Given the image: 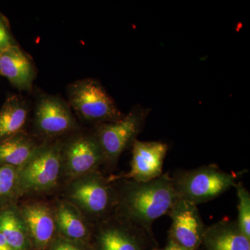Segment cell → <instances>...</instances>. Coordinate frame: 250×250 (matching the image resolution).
Listing matches in <instances>:
<instances>
[{"label": "cell", "mask_w": 250, "mask_h": 250, "mask_svg": "<svg viewBox=\"0 0 250 250\" xmlns=\"http://www.w3.org/2000/svg\"><path fill=\"white\" fill-rule=\"evenodd\" d=\"M27 116L24 100L16 95L9 97L0 108V141L23 132Z\"/></svg>", "instance_id": "18"}, {"label": "cell", "mask_w": 250, "mask_h": 250, "mask_svg": "<svg viewBox=\"0 0 250 250\" xmlns=\"http://www.w3.org/2000/svg\"><path fill=\"white\" fill-rule=\"evenodd\" d=\"M15 45L17 44L15 42L7 21L0 14V54Z\"/></svg>", "instance_id": "22"}, {"label": "cell", "mask_w": 250, "mask_h": 250, "mask_svg": "<svg viewBox=\"0 0 250 250\" xmlns=\"http://www.w3.org/2000/svg\"><path fill=\"white\" fill-rule=\"evenodd\" d=\"M62 198L75 205L93 226L114 214L116 190L99 170L67 182Z\"/></svg>", "instance_id": "2"}, {"label": "cell", "mask_w": 250, "mask_h": 250, "mask_svg": "<svg viewBox=\"0 0 250 250\" xmlns=\"http://www.w3.org/2000/svg\"><path fill=\"white\" fill-rule=\"evenodd\" d=\"M167 215L172 219L168 240L186 250L200 249L207 227L197 206L177 198Z\"/></svg>", "instance_id": "9"}, {"label": "cell", "mask_w": 250, "mask_h": 250, "mask_svg": "<svg viewBox=\"0 0 250 250\" xmlns=\"http://www.w3.org/2000/svg\"><path fill=\"white\" fill-rule=\"evenodd\" d=\"M47 250H93L91 245L65 239L60 236L56 237Z\"/></svg>", "instance_id": "21"}, {"label": "cell", "mask_w": 250, "mask_h": 250, "mask_svg": "<svg viewBox=\"0 0 250 250\" xmlns=\"http://www.w3.org/2000/svg\"><path fill=\"white\" fill-rule=\"evenodd\" d=\"M238 197V217L236 220L242 232L250 239V193L241 182L235 186Z\"/></svg>", "instance_id": "20"}, {"label": "cell", "mask_w": 250, "mask_h": 250, "mask_svg": "<svg viewBox=\"0 0 250 250\" xmlns=\"http://www.w3.org/2000/svg\"><path fill=\"white\" fill-rule=\"evenodd\" d=\"M202 246L205 250H250V239L236 220L225 218L207 227Z\"/></svg>", "instance_id": "14"}, {"label": "cell", "mask_w": 250, "mask_h": 250, "mask_svg": "<svg viewBox=\"0 0 250 250\" xmlns=\"http://www.w3.org/2000/svg\"><path fill=\"white\" fill-rule=\"evenodd\" d=\"M70 105L81 118L96 125L113 123L124 117L114 100L98 81H77L68 90Z\"/></svg>", "instance_id": "5"}, {"label": "cell", "mask_w": 250, "mask_h": 250, "mask_svg": "<svg viewBox=\"0 0 250 250\" xmlns=\"http://www.w3.org/2000/svg\"><path fill=\"white\" fill-rule=\"evenodd\" d=\"M18 206L27 227L32 250H47L58 236L53 206L39 200H26Z\"/></svg>", "instance_id": "11"}, {"label": "cell", "mask_w": 250, "mask_h": 250, "mask_svg": "<svg viewBox=\"0 0 250 250\" xmlns=\"http://www.w3.org/2000/svg\"><path fill=\"white\" fill-rule=\"evenodd\" d=\"M36 129L47 138L62 136L77 128V123L70 108L61 99L45 97L36 106Z\"/></svg>", "instance_id": "12"}, {"label": "cell", "mask_w": 250, "mask_h": 250, "mask_svg": "<svg viewBox=\"0 0 250 250\" xmlns=\"http://www.w3.org/2000/svg\"><path fill=\"white\" fill-rule=\"evenodd\" d=\"M62 179V143L41 144L30 160L18 169V198L52 192Z\"/></svg>", "instance_id": "3"}, {"label": "cell", "mask_w": 250, "mask_h": 250, "mask_svg": "<svg viewBox=\"0 0 250 250\" xmlns=\"http://www.w3.org/2000/svg\"><path fill=\"white\" fill-rule=\"evenodd\" d=\"M171 178L177 198L197 206L214 200L235 187L238 175L211 164L192 170H177Z\"/></svg>", "instance_id": "4"}, {"label": "cell", "mask_w": 250, "mask_h": 250, "mask_svg": "<svg viewBox=\"0 0 250 250\" xmlns=\"http://www.w3.org/2000/svg\"><path fill=\"white\" fill-rule=\"evenodd\" d=\"M0 75L6 77L18 89L29 90L35 72L27 54L15 45L0 54Z\"/></svg>", "instance_id": "15"}, {"label": "cell", "mask_w": 250, "mask_h": 250, "mask_svg": "<svg viewBox=\"0 0 250 250\" xmlns=\"http://www.w3.org/2000/svg\"><path fill=\"white\" fill-rule=\"evenodd\" d=\"M59 236L79 243L90 244L93 225L78 208L65 199L52 204Z\"/></svg>", "instance_id": "13"}, {"label": "cell", "mask_w": 250, "mask_h": 250, "mask_svg": "<svg viewBox=\"0 0 250 250\" xmlns=\"http://www.w3.org/2000/svg\"><path fill=\"white\" fill-rule=\"evenodd\" d=\"M116 194L114 214L151 235L157 219L167 215L177 197L168 173L146 182L121 179L112 182Z\"/></svg>", "instance_id": "1"}, {"label": "cell", "mask_w": 250, "mask_h": 250, "mask_svg": "<svg viewBox=\"0 0 250 250\" xmlns=\"http://www.w3.org/2000/svg\"><path fill=\"white\" fill-rule=\"evenodd\" d=\"M132 158L129 171L108 177L110 182L121 179L146 182L160 177L164 172V161L168 146L159 141H141L133 143Z\"/></svg>", "instance_id": "10"}, {"label": "cell", "mask_w": 250, "mask_h": 250, "mask_svg": "<svg viewBox=\"0 0 250 250\" xmlns=\"http://www.w3.org/2000/svg\"><path fill=\"white\" fill-rule=\"evenodd\" d=\"M148 113L146 108H134L119 121L96 125L93 133L103 150L106 168H114L122 154L132 146Z\"/></svg>", "instance_id": "6"}, {"label": "cell", "mask_w": 250, "mask_h": 250, "mask_svg": "<svg viewBox=\"0 0 250 250\" xmlns=\"http://www.w3.org/2000/svg\"><path fill=\"white\" fill-rule=\"evenodd\" d=\"M18 200V168L0 165V209Z\"/></svg>", "instance_id": "19"}, {"label": "cell", "mask_w": 250, "mask_h": 250, "mask_svg": "<svg viewBox=\"0 0 250 250\" xmlns=\"http://www.w3.org/2000/svg\"><path fill=\"white\" fill-rule=\"evenodd\" d=\"M40 146L23 132L0 141V165L20 168L30 160Z\"/></svg>", "instance_id": "17"}, {"label": "cell", "mask_w": 250, "mask_h": 250, "mask_svg": "<svg viewBox=\"0 0 250 250\" xmlns=\"http://www.w3.org/2000/svg\"><path fill=\"white\" fill-rule=\"evenodd\" d=\"M152 250H188L184 249V248H182L178 246V245L174 243V242L170 241V240H168L167 241V245L165 248H159L158 247H156V248H152Z\"/></svg>", "instance_id": "23"}, {"label": "cell", "mask_w": 250, "mask_h": 250, "mask_svg": "<svg viewBox=\"0 0 250 250\" xmlns=\"http://www.w3.org/2000/svg\"><path fill=\"white\" fill-rule=\"evenodd\" d=\"M0 250H14L6 241L4 236L0 232Z\"/></svg>", "instance_id": "24"}, {"label": "cell", "mask_w": 250, "mask_h": 250, "mask_svg": "<svg viewBox=\"0 0 250 250\" xmlns=\"http://www.w3.org/2000/svg\"><path fill=\"white\" fill-rule=\"evenodd\" d=\"M93 250H147L157 247L154 235L113 214L94 225Z\"/></svg>", "instance_id": "7"}, {"label": "cell", "mask_w": 250, "mask_h": 250, "mask_svg": "<svg viewBox=\"0 0 250 250\" xmlns=\"http://www.w3.org/2000/svg\"><path fill=\"white\" fill-rule=\"evenodd\" d=\"M18 203L0 209V232L13 250H32L27 227Z\"/></svg>", "instance_id": "16"}, {"label": "cell", "mask_w": 250, "mask_h": 250, "mask_svg": "<svg viewBox=\"0 0 250 250\" xmlns=\"http://www.w3.org/2000/svg\"><path fill=\"white\" fill-rule=\"evenodd\" d=\"M104 164L103 150L94 133L79 135L62 144V178L67 182L99 170Z\"/></svg>", "instance_id": "8"}]
</instances>
